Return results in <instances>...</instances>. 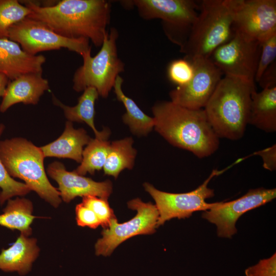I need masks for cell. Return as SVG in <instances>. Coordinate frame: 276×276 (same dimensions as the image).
Returning a JSON list of instances; mask_svg holds the SVG:
<instances>
[{"label": "cell", "instance_id": "cell-28", "mask_svg": "<svg viewBox=\"0 0 276 276\" xmlns=\"http://www.w3.org/2000/svg\"><path fill=\"white\" fill-rule=\"evenodd\" d=\"M194 74V67L192 62L185 58L172 60L167 67V77L177 87L187 84L192 79Z\"/></svg>", "mask_w": 276, "mask_h": 276}, {"label": "cell", "instance_id": "cell-35", "mask_svg": "<svg viewBox=\"0 0 276 276\" xmlns=\"http://www.w3.org/2000/svg\"><path fill=\"white\" fill-rule=\"evenodd\" d=\"M10 80L4 75L0 74V97H3Z\"/></svg>", "mask_w": 276, "mask_h": 276}, {"label": "cell", "instance_id": "cell-1", "mask_svg": "<svg viewBox=\"0 0 276 276\" xmlns=\"http://www.w3.org/2000/svg\"><path fill=\"white\" fill-rule=\"evenodd\" d=\"M27 16L40 21L55 33L70 39L85 38L101 47L110 23L111 3L105 0H62L40 6L26 1Z\"/></svg>", "mask_w": 276, "mask_h": 276}, {"label": "cell", "instance_id": "cell-24", "mask_svg": "<svg viewBox=\"0 0 276 276\" xmlns=\"http://www.w3.org/2000/svg\"><path fill=\"white\" fill-rule=\"evenodd\" d=\"M131 137L111 142L109 152L103 167L105 175L112 176L116 179L125 169H131L134 165L136 151L132 145Z\"/></svg>", "mask_w": 276, "mask_h": 276}, {"label": "cell", "instance_id": "cell-23", "mask_svg": "<svg viewBox=\"0 0 276 276\" xmlns=\"http://www.w3.org/2000/svg\"><path fill=\"white\" fill-rule=\"evenodd\" d=\"M33 205L26 198L9 199L3 213L0 215V225L11 229H17L29 236L30 225L35 217L32 215Z\"/></svg>", "mask_w": 276, "mask_h": 276}, {"label": "cell", "instance_id": "cell-33", "mask_svg": "<svg viewBox=\"0 0 276 276\" xmlns=\"http://www.w3.org/2000/svg\"><path fill=\"white\" fill-rule=\"evenodd\" d=\"M252 155H258L263 160V167L269 171H273L276 170V145L258 151Z\"/></svg>", "mask_w": 276, "mask_h": 276}, {"label": "cell", "instance_id": "cell-29", "mask_svg": "<svg viewBox=\"0 0 276 276\" xmlns=\"http://www.w3.org/2000/svg\"><path fill=\"white\" fill-rule=\"evenodd\" d=\"M82 203L95 213L104 228L108 227L110 220L116 218L107 199L87 195L82 197Z\"/></svg>", "mask_w": 276, "mask_h": 276}, {"label": "cell", "instance_id": "cell-13", "mask_svg": "<svg viewBox=\"0 0 276 276\" xmlns=\"http://www.w3.org/2000/svg\"><path fill=\"white\" fill-rule=\"evenodd\" d=\"M275 197V188L250 189L237 199L219 202L214 208L204 211L202 217L217 226L218 237L230 238L237 232L235 225L241 215L265 204Z\"/></svg>", "mask_w": 276, "mask_h": 276}, {"label": "cell", "instance_id": "cell-11", "mask_svg": "<svg viewBox=\"0 0 276 276\" xmlns=\"http://www.w3.org/2000/svg\"><path fill=\"white\" fill-rule=\"evenodd\" d=\"M128 206L136 211V215L122 223H119L116 218L110 220L108 227L102 232V237L95 244L97 255L110 256L117 246L128 239L155 232L159 216L155 205L135 198L128 202Z\"/></svg>", "mask_w": 276, "mask_h": 276}, {"label": "cell", "instance_id": "cell-17", "mask_svg": "<svg viewBox=\"0 0 276 276\" xmlns=\"http://www.w3.org/2000/svg\"><path fill=\"white\" fill-rule=\"evenodd\" d=\"M42 74H26L10 81L0 104V111L4 113L19 103L37 104L44 91L49 89V81Z\"/></svg>", "mask_w": 276, "mask_h": 276}, {"label": "cell", "instance_id": "cell-31", "mask_svg": "<svg viewBox=\"0 0 276 276\" xmlns=\"http://www.w3.org/2000/svg\"><path fill=\"white\" fill-rule=\"evenodd\" d=\"M246 276H276V254L245 270Z\"/></svg>", "mask_w": 276, "mask_h": 276}, {"label": "cell", "instance_id": "cell-5", "mask_svg": "<svg viewBox=\"0 0 276 276\" xmlns=\"http://www.w3.org/2000/svg\"><path fill=\"white\" fill-rule=\"evenodd\" d=\"M188 38L180 52L189 60L209 58L229 40L235 32L231 15L223 0H203Z\"/></svg>", "mask_w": 276, "mask_h": 276}, {"label": "cell", "instance_id": "cell-25", "mask_svg": "<svg viewBox=\"0 0 276 276\" xmlns=\"http://www.w3.org/2000/svg\"><path fill=\"white\" fill-rule=\"evenodd\" d=\"M108 139H91L83 150L80 166L74 170L84 176L87 173L94 174L103 168L109 152L110 143Z\"/></svg>", "mask_w": 276, "mask_h": 276}, {"label": "cell", "instance_id": "cell-9", "mask_svg": "<svg viewBox=\"0 0 276 276\" xmlns=\"http://www.w3.org/2000/svg\"><path fill=\"white\" fill-rule=\"evenodd\" d=\"M8 38L18 43L29 54L65 48L82 57L91 52L89 40L60 36L43 22L28 17L10 27Z\"/></svg>", "mask_w": 276, "mask_h": 276}, {"label": "cell", "instance_id": "cell-2", "mask_svg": "<svg viewBox=\"0 0 276 276\" xmlns=\"http://www.w3.org/2000/svg\"><path fill=\"white\" fill-rule=\"evenodd\" d=\"M155 130L173 146L189 151L199 158L209 157L219 148V138L203 109H188L170 101L152 108Z\"/></svg>", "mask_w": 276, "mask_h": 276}, {"label": "cell", "instance_id": "cell-30", "mask_svg": "<svg viewBox=\"0 0 276 276\" xmlns=\"http://www.w3.org/2000/svg\"><path fill=\"white\" fill-rule=\"evenodd\" d=\"M261 49L255 81L258 82L264 72L274 61L276 57V33L261 42Z\"/></svg>", "mask_w": 276, "mask_h": 276}, {"label": "cell", "instance_id": "cell-32", "mask_svg": "<svg viewBox=\"0 0 276 276\" xmlns=\"http://www.w3.org/2000/svg\"><path fill=\"white\" fill-rule=\"evenodd\" d=\"M75 211L78 225L94 229L101 225V222L95 213L82 203L76 205Z\"/></svg>", "mask_w": 276, "mask_h": 276}, {"label": "cell", "instance_id": "cell-7", "mask_svg": "<svg viewBox=\"0 0 276 276\" xmlns=\"http://www.w3.org/2000/svg\"><path fill=\"white\" fill-rule=\"evenodd\" d=\"M121 4L135 7L144 19H161L166 35L180 48L186 43L199 9V4L192 0H131Z\"/></svg>", "mask_w": 276, "mask_h": 276}, {"label": "cell", "instance_id": "cell-12", "mask_svg": "<svg viewBox=\"0 0 276 276\" xmlns=\"http://www.w3.org/2000/svg\"><path fill=\"white\" fill-rule=\"evenodd\" d=\"M261 49L260 42L235 32L232 38L217 48L209 59L225 76L255 82Z\"/></svg>", "mask_w": 276, "mask_h": 276}, {"label": "cell", "instance_id": "cell-10", "mask_svg": "<svg viewBox=\"0 0 276 276\" xmlns=\"http://www.w3.org/2000/svg\"><path fill=\"white\" fill-rule=\"evenodd\" d=\"M234 31L261 42L276 33L275 0H223Z\"/></svg>", "mask_w": 276, "mask_h": 276}, {"label": "cell", "instance_id": "cell-22", "mask_svg": "<svg viewBox=\"0 0 276 276\" xmlns=\"http://www.w3.org/2000/svg\"><path fill=\"white\" fill-rule=\"evenodd\" d=\"M123 81V79L119 75L113 87L117 99L123 104L126 109L122 117L123 122L129 126L133 134L146 135L154 127L153 118L146 114L132 99L124 94L122 88Z\"/></svg>", "mask_w": 276, "mask_h": 276}, {"label": "cell", "instance_id": "cell-3", "mask_svg": "<svg viewBox=\"0 0 276 276\" xmlns=\"http://www.w3.org/2000/svg\"><path fill=\"white\" fill-rule=\"evenodd\" d=\"M254 82L224 76L203 108L219 139L236 141L244 135L250 112Z\"/></svg>", "mask_w": 276, "mask_h": 276}, {"label": "cell", "instance_id": "cell-4", "mask_svg": "<svg viewBox=\"0 0 276 276\" xmlns=\"http://www.w3.org/2000/svg\"><path fill=\"white\" fill-rule=\"evenodd\" d=\"M0 158L12 177L23 180L31 191L55 208L60 204V193L47 177L40 147L22 137L6 139L0 141Z\"/></svg>", "mask_w": 276, "mask_h": 276}, {"label": "cell", "instance_id": "cell-8", "mask_svg": "<svg viewBox=\"0 0 276 276\" xmlns=\"http://www.w3.org/2000/svg\"><path fill=\"white\" fill-rule=\"evenodd\" d=\"M240 162H235L224 169H214L209 176L197 189L183 193H171L156 189L152 185L146 182L144 187L155 202L159 216L157 227L172 218H185L190 217L196 211H208L217 205L219 202L208 203L205 199L214 196V190L208 187L210 180L219 175L232 166Z\"/></svg>", "mask_w": 276, "mask_h": 276}, {"label": "cell", "instance_id": "cell-21", "mask_svg": "<svg viewBox=\"0 0 276 276\" xmlns=\"http://www.w3.org/2000/svg\"><path fill=\"white\" fill-rule=\"evenodd\" d=\"M99 96L95 88L89 87L83 90V94L78 98L77 104L75 106L65 105L54 95L53 102L55 105L63 109L64 116L68 121L85 123L93 130L95 138L108 139L110 134L109 130L105 128L102 131H99L94 124L95 104Z\"/></svg>", "mask_w": 276, "mask_h": 276}, {"label": "cell", "instance_id": "cell-19", "mask_svg": "<svg viewBox=\"0 0 276 276\" xmlns=\"http://www.w3.org/2000/svg\"><path fill=\"white\" fill-rule=\"evenodd\" d=\"M36 240L21 233L16 241L0 253V269L4 271H17L25 274L31 268L39 254Z\"/></svg>", "mask_w": 276, "mask_h": 276}, {"label": "cell", "instance_id": "cell-15", "mask_svg": "<svg viewBox=\"0 0 276 276\" xmlns=\"http://www.w3.org/2000/svg\"><path fill=\"white\" fill-rule=\"evenodd\" d=\"M47 172L50 177L58 185L60 197L69 202L78 196L93 195L107 199L112 192V183L109 180L97 182L90 178L67 171L64 166L54 162L48 166Z\"/></svg>", "mask_w": 276, "mask_h": 276}, {"label": "cell", "instance_id": "cell-34", "mask_svg": "<svg viewBox=\"0 0 276 276\" xmlns=\"http://www.w3.org/2000/svg\"><path fill=\"white\" fill-rule=\"evenodd\" d=\"M262 89L276 86V62H272L264 72L258 81Z\"/></svg>", "mask_w": 276, "mask_h": 276}, {"label": "cell", "instance_id": "cell-27", "mask_svg": "<svg viewBox=\"0 0 276 276\" xmlns=\"http://www.w3.org/2000/svg\"><path fill=\"white\" fill-rule=\"evenodd\" d=\"M5 126L0 124V137ZM0 204L15 196H23L30 192V189L25 183L18 182L8 173L0 158Z\"/></svg>", "mask_w": 276, "mask_h": 276}, {"label": "cell", "instance_id": "cell-20", "mask_svg": "<svg viewBox=\"0 0 276 276\" xmlns=\"http://www.w3.org/2000/svg\"><path fill=\"white\" fill-rule=\"evenodd\" d=\"M248 124L267 133L276 131V86L253 92Z\"/></svg>", "mask_w": 276, "mask_h": 276}, {"label": "cell", "instance_id": "cell-26", "mask_svg": "<svg viewBox=\"0 0 276 276\" xmlns=\"http://www.w3.org/2000/svg\"><path fill=\"white\" fill-rule=\"evenodd\" d=\"M31 10L17 0H0V39L8 38L11 26L22 20Z\"/></svg>", "mask_w": 276, "mask_h": 276}, {"label": "cell", "instance_id": "cell-14", "mask_svg": "<svg viewBox=\"0 0 276 276\" xmlns=\"http://www.w3.org/2000/svg\"><path fill=\"white\" fill-rule=\"evenodd\" d=\"M191 61L194 67L192 79L186 85L172 90L169 96L171 102L183 107L203 109L223 74L209 58Z\"/></svg>", "mask_w": 276, "mask_h": 276}, {"label": "cell", "instance_id": "cell-18", "mask_svg": "<svg viewBox=\"0 0 276 276\" xmlns=\"http://www.w3.org/2000/svg\"><path fill=\"white\" fill-rule=\"evenodd\" d=\"M90 140L84 129H75L72 122L68 121L61 136L52 143L40 148L44 157L70 158L81 163L83 147L87 145Z\"/></svg>", "mask_w": 276, "mask_h": 276}, {"label": "cell", "instance_id": "cell-16", "mask_svg": "<svg viewBox=\"0 0 276 276\" xmlns=\"http://www.w3.org/2000/svg\"><path fill=\"white\" fill-rule=\"evenodd\" d=\"M45 61L42 55L29 54L17 42L8 38L0 39V74L10 81L26 74L42 73Z\"/></svg>", "mask_w": 276, "mask_h": 276}, {"label": "cell", "instance_id": "cell-6", "mask_svg": "<svg viewBox=\"0 0 276 276\" xmlns=\"http://www.w3.org/2000/svg\"><path fill=\"white\" fill-rule=\"evenodd\" d=\"M118 36L117 30L111 28L98 54L91 57L89 52L82 57L83 64L75 71L73 78V88L76 91H82L91 87L102 97H108L117 77L124 71L125 64L118 54Z\"/></svg>", "mask_w": 276, "mask_h": 276}]
</instances>
